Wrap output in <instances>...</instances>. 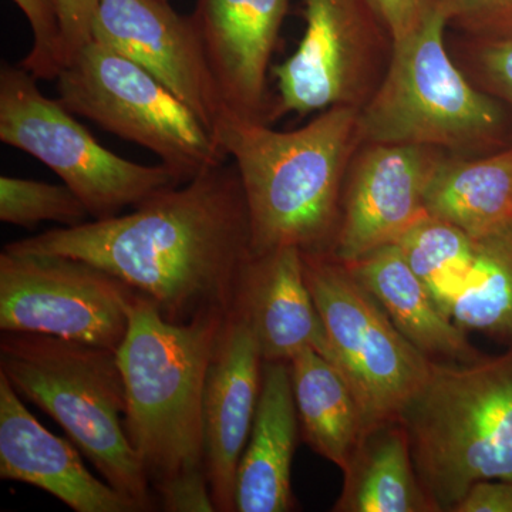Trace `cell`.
<instances>
[{
	"label": "cell",
	"instance_id": "1",
	"mask_svg": "<svg viewBox=\"0 0 512 512\" xmlns=\"http://www.w3.org/2000/svg\"><path fill=\"white\" fill-rule=\"evenodd\" d=\"M228 163L156 192L130 214L50 229L3 251L97 266L175 325L231 315L254 252L241 178Z\"/></svg>",
	"mask_w": 512,
	"mask_h": 512
},
{
	"label": "cell",
	"instance_id": "2",
	"mask_svg": "<svg viewBox=\"0 0 512 512\" xmlns=\"http://www.w3.org/2000/svg\"><path fill=\"white\" fill-rule=\"evenodd\" d=\"M228 316L175 325L136 293L117 352L126 386L124 430L157 505L167 512H215L205 470L202 397Z\"/></svg>",
	"mask_w": 512,
	"mask_h": 512
},
{
	"label": "cell",
	"instance_id": "3",
	"mask_svg": "<svg viewBox=\"0 0 512 512\" xmlns=\"http://www.w3.org/2000/svg\"><path fill=\"white\" fill-rule=\"evenodd\" d=\"M357 120L359 107L339 104L292 131L228 117L215 124L241 178L254 255L284 247L329 252Z\"/></svg>",
	"mask_w": 512,
	"mask_h": 512
},
{
	"label": "cell",
	"instance_id": "4",
	"mask_svg": "<svg viewBox=\"0 0 512 512\" xmlns=\"http://www.w3.org/2000/svg\"><path fill=\"white\" fill-rule=\"evenodd\" d=\"M399 421L437 512L478 481L512 480V345L473 362L433 360Z\"/></svg>",
	"mask_w": 512,
	"mask_h": 512
},
{
	"label": "cell",
	"instance_id": "5",
	"mask_svg": "<svg viewBox=\"0 0 512 512\" xmlns=\"http://www.w3.org/2000/svg\"><path fill=\"white\" fill-rule=\"evenodd\" d=\"M0 373L59 424L106 483L140 511L157 500L124 430L126 386L117 352L29 332H3Z\"/></svg>",
	"mask_w": 512,
	"mask_h": 512
},
{
	"label": "cell",
	"instance_id": "6",
	"mask_svg": "<svg viewBox=\"0 0 512 512\" xmlns=\"http://www.w3.org/2000/svg\"><path fill=\"white\" fill-rule=\"evenodd\" d=\"M448 23V0H426L413 28L393 40L386 76L359 110V141L454 151L498 144L505 131L504 111L494 97L468 82L448 56Z\"/></svg>",
	"mask_w": 512,
	"mask_h": 512
},
{
	"label": "cell",
	"instance_id": "7",
	"mask_svg": "<svg viewBox=\"0 0 512 512\" xmlns=\"http://www.w3.org/2000/svg\"><path fill=\"white\" fill-rule=\"evenodd\" d=\"M56 82L57 99L74 116L156 154L183 183L229 160L183 100L97 40L74 55Z\"/></svg>",
	"mask_w": 512,
	"mask_h": 512
},
{
	"label": "cell",
	"instance_id": "8",
	"mask_svg": "<svg viewBox=\"0 0 512 512\" xmlns=\"http://www.w3.org/2000/svg\"><path fill=\"white\" fill-rule=\"evenodd\" d=\"M0 141L49 167L96 221L184 184L167 165L137 164L101 146L59 99L40 92L20 64L3 63L0 70Z\"/></svg>",
	"mask_w": 512,
	"mask_h": 512
},
{
	"label": "cell",
	"instance_id": "9",
	"mask_svg": "<svg viewBox=\"0 0 512 512\" xmlns=\"http://www.w3.org/2000/svg\"><path fill=\"white\" fill-rule=\"evenodd\" d=\"M303 275L325 325L330 362L355 392L369 427L399 420L429 375V356L328 252H302Z\"/></svg>",
	"mask_w": 512,
	"mask_h": 512
},
{
	"label": "cell",
	"instance_id": "10",
	"mask_svg": "<svg viewBox=\"0 0 512 512\" xmlns=\"http://www.w3.org/2000/svg\"><path fill=\"white\" fill-rule=\"evenodd\" d=\"M136 293L97 266L59 255L0 254V329L119 352Z\"/></svg>",
	"mask_w": 512,
	"mask_h": 512
},
{
	"label": "cell",
	"instance_id": "11",
	"mask_svg": "<svg viewBox=\"0 0 512 512\" xmlns=\"http://www.w3.org/2000/svg\"><path fill=\"white\" fill-rule=\"evenodd\" d=\"M303 15L301 43L272 67L278 89L274 120L339 104L357 107L372 72L383 25L367 0H305Z\"/></svg>",
	"mask_w": 512,
	"mask_h": 512
},
{
	"label": "cell",
	"instance_id": "12",
	"mask_svg": "<svg viewBox=\"0 0 512 512\" xmlns=\"http://www.w3.org/2000/svg\"><path fill=\"white\" fill-rule=\"evenodd\" d=\"M441 158L437 148L369 144L343 188L338 228L328 254L350 264L397 244L427 217L424 194Z\"/></svg>",
	"mask_w": 512,
	"mask_h": 512
},
{
	"label": "cell",
	"instance_id": "13",
	"mask_svg": "<svg viewBox=\"0 0 512 512\" xmlns=\"http://www.w3.org/2000/svg\"><path fill=\"white\" fill-rule=\"evenodd\" d=\"M289 2L195 0L191 19L220 99L221 119L274 120L268 70Z\"/></svg>",
	"mask_w": 512,
	"mask_h": 512
},
{
	"label": "cell",
	"instance_id": "14",
	"mask_svg": "<svg viewBox=\"0 0 512 512\" xmlns=\"http://www.w3.org/2000/svg\"><path fill=\"white\" fill-rule=\"evenodd\" d=\"M93 40L144 67L214 133L221 103L191 15L170 0H99Z\"/></svg>",
	"mask_w": 512,
	"mask_h": 512
},
{
	"label": "cell",
	"instance_id": "15",
	"mask_svg": "<svg viewBox=\"0 0 512 512\" xmlns=\"http://www.w3.org/2000/svg\"><path fill=\"white\" fill-rule=\"evenodd\" d=\"M262 375L264 359L254 333L234 311L215 343L202 397L205 470L215 511L235 512V480L258 409Z\"/></svg>",
	"mask_w": 512,
	"mask_h": 512
},
{
	"label": "cell",
	"instance_id": "16",
	"mask_svg": "<svg viewBox=\"0 0 512 512\" xmlns=\"http://www.w3.org/2000/svg\"><path fill=\"white\" fill-rule=\"evenodd\" d=\"M72 441L35 419L0 373V478L33 485L76 512H141L106 481L94 477Z\"/></svg>",
	"mask_w": 512,
	"mask_h": 512
},
{
	"label": "cell",
	"instance_id": "17",
	"mask_svg": "<svg viewBox=\"0 0 512 512\" xmlns=\"http://www.w3.org/2000/svg\"><path fill=\"white\" fill-rule=\"evenodd\" d=\"M235 311L247 319L264 362H289L305 349L328 359V335L303 275L301 249L252 256Z\"/></svg>",
	"mask_w": 512,
	"mask_h": 512
},
{
	"label": "cell",
	"instance_id": "18",
	"mask_svg": "<svg viewBox=\"0 0 512 512\" xmlns=\"http://www.w3.org/2000/svg\"><path fill=\"white\" fill-rule=\"evenodd\" d=\"M299 419L288 362H264L261 397L235 480V512L293 510Z\"/></svg>",
	"mask_w": 512,
	"mask_h": 512
},
{
	"label": "cell",
	"instance_id": "19",
	"mask_svg": "<svg viewBox=\"0 0 512 512\" xmlns=\"http://www.w3.org/2000/svg\"><path fill=\"white\" fill-rule=\"evenodd\" d=\"M345 265L397 329L430 359L473 362L483 356L468 342L466 330L441 311L399 244L386 245Z\"/></svg>",
	"mask_w": 512,
	"mask_h": 512
},
{
	"label": "cell",
	"instance_id": "20",
	"mask_svg": "<svg viewBox=\"0 0 512 512\" xmlns=\"http://www.w3.org/2000/svg\"><path fill=\"white\" fill-rule=\"evenodd\" d=\"M336 512H437L414 468L409 437L399 420L366 430L343 470Z\"/></svg>",
	"mask_w": 512,
	"mask_h": 512
},
{
	"label": "cell",
	"instance_id": "21",
	"mask_svg": "<svg viewBox=\"0 0 512 512\" xmlns=\"http://www.w3.org/2000/svg\"><path fill=\"white\" fill-rule=\"evenodd\" d=\"M303 440L340 470L369 429L355 392L329 359L305 349L288 362Z\"/></svg>",
	"mask_w": 512,
	"mask_h": 512
},
{
	"label": "cell",
	"instance_id": "22",
	"mask_svg": "<svg viewBox=\"0 0 512 512\" xmlns=\"http://www.w3.org/2000/svg\"><path fill=\"white\" fill-rule=\"evenodd\" d=\"M429 217L473 238L512 222V144L474 160L441 158L424 194Z\"/></svg>",
	"mask_w": 512,
	"mask_h": 512
},
{
	"label": "cell",
	"instance_id": "23",
	"mask_svg": "<svg viewBox=\"0 0 512 512\" xmlns=\"http://www.w3.org/2000/svg\"><path fill=\"white\" fill-rule=\"evenodd\" d=\"M450 318L466 332L478 330L512 345V222L476 238L473 265Z\"/></svg>",
	"mask_w": 512,
	"mask_h": 512
},
{
	"label": "cell",
	"instance_id": "24",
	"mask_svg": "<svg viewBox=\"0 0 512 512\" xmlns=\"http://www.w3.org/2000/svg\"><path fill=\"white\" fill-rule=\"evenodd\" d=\"M397 244L441 311L450 318L451 306L473 265L476 238L427 215Z\"/></svg>",
	"mask_w": 512,
	"mask_h": 512
},
{
	"label": "cell",
	"instance_id": "25",
	"mask_svg": "<svg viewBox=\"0 0 512 512\" xmlns=\"http://www.w3.org/2000/svg\"><path fill=\"white\" fill-rule=\"evenodd\" d=\"M92 220L82 200L66 184L0 177V221L32 229L50 221L76 227Z\"/></svg>",
	"mask_w": 512,
	"mask_h": 512
},
{
	"label": "cell",
	"instance_id": "26",
	"mask_svg": "<svg viewBox=\"0 0 512 512\" xmlns=\"http://www.w3.org/2000/svg\"><path fill=\"white\" fill-rule=\"evenodd\" d=\"M28 19L33 47L20 66L36 80H57L67 66L59 0H12Z\"/></svg>",
	"mask_w": 512,
	"mask_h": 512
},
{
	"label": "cell",
	"instance_id": "27",
	"mask_svg": "<svg viewBox=\"0 0 512 512\" xmlns=\"http://www.w3.org/2000/svg\"><path fill=\"white\" fill-rule=\"evenodd\" d=\"M451 22L480 40L512 37V0H448Z\"/></svg>",
	"mask_w": 512,
	"mask_h": 512
},
{
	"label": "cell",
	"instance_id": "28",
	"mask_svg": "<svg viewBox=\"0 0 512 512\" xmlns=\"http://www.w3.org/2000/svg\"><path fill=\"white\" fill-rule=\"evenodd\" d=\"M480 42L477 66L485 87L512 107V37Z\"/></svg>",
	"mask_w": 512,
	"mask_h": 512
},
{
	"label": "cell",
	"instance_id": "29",
	"mask_svg": "<svg viewBox=\"0 0 512 512\" xmlns=\"http://www.w3.org/2000/svg\"><path fill=\"white\" fill-rule=\"evenodd\" d=\"M59 8L70 62L79 50L93 40L99 0H59Z\"/></svg>",
	"mask_w": 512,
	"mask_h": 512
},
{
	"label": "cell",
	"instance_id": "30",
	"mask_svg": "<svg viewBox=\"0 0 512 512\" xmlns=\"http://www.w3.org/2000/svg\"><path fill=\"white\" fill-rule=\"evenodd\" d=\"M451 512H512V480L478 481Z\"/></svg>",
	"mask_w": 512,
	"mask_h": 512
},
{
	"label": "cell",
	"instance_id": "31",
	"mask_svg": "<svg viewBox=\"0 0 512 512\" xmlns=\"http://www.w3.org/2000/svg\"><path fill=\"white\" fill-rule=\"evenodd\" d=\"M367 2L393 42L413 28L426 0H367Z\"/></svg>",
	"mask_w": 512,
	"mask_h": 512
}]
</instances>
